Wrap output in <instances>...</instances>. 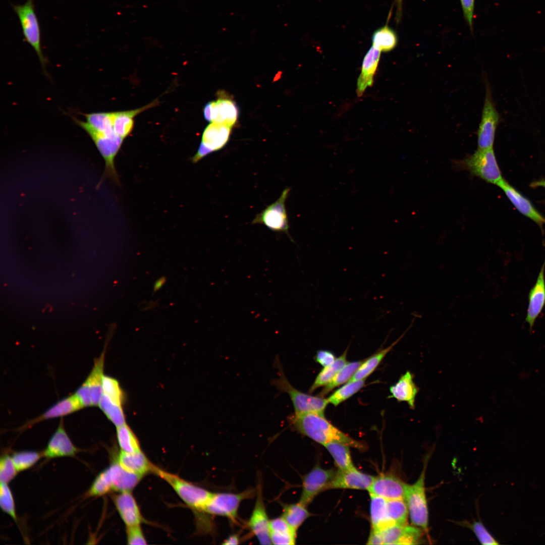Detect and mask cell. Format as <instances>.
<instances>
[{"label":"cell","mask_w":545,"mask_h":545,"mask_svg":"<svg viewBox=\"0 0 545 545\" xmlns=\"http://www.w3.org/2000/svg\"><path fill=\"white\" fill-rule=\"evenodd\" d=\"M292 428L303 435L322 445L332 442H340L364 451L366 444L357 441L331 424L324 417L314 413H295L288 418Z\"/></svg>","instance_id":"cell-1"},{"label":"cell","mask_w":545,"mask_h":545,"mask_svg":"<svg viewBox=\"0 0 545 545\" xmlns=\"http://www.w3.org/2000/svg\"><path fill=\"white\" fill-rule=\"evenodd\" d=\"M153 473L169 484L183 502L196 514L198 527L205 530L213 524L205 512L212 493L155 466Z\"/></svg>","instance_id":"cell-2"},{"label":"cell","mask_w":545,"mask_h":545,"mask_svg":"<svg viewBox=\"0 0 545 545\" xmlns=\"http://www.w3.org/2000/svg\"><path fill=\"white\" fill-rule=\"evenodd\" d=\"M274 363L278 369L279 376L272 380L271 384L280 392L288 394L294 408V413H314L324 415L325 409L329 404L327 399L313 396L296 389L287 378L278 356Z\"/></svg>","instance_id":"cell-3"},{"label":"cell","mask_w":545,"mask_h":545,"mask_svg":"<svg viewBox=\"0 0 545 545\" xmlns=\"http://www.w3.org/2000/svg\"><path fill=\"white\" fill-rule=\"evenodd\" d=\"M456 166L486 182L498 185L504 179L493 148L478 149L472 154L456 162Z\"/></svg>","instance_id":"cell-4"},{"label":"cell","mask_w":545,"mask_h":545,"mask_svg":"<svg viewBox=\"0 0 545 545\" xmlns=\"http://www.w3.org/2000/svg\"><path fill=\"white\" fill-rule=\"evenodd\" d=\"M428 460V456L416 481L407 485L404 497L411 523L426 532L428 531V510L424 482Z\"/></svg>","instance_id":"cell-5"},{"label":"cell","mask_w":545,"mask_h":545,"mask_svg":"<svg viewBox=\"0 0 545 545\" xmlns=\"http://www.w3.org/2000/svg\"><path fill=\"white\" fill-rule=\"evenodd\" d=\"M256 488H248L238 493H216L212 494L205 507L206 513L227 518L231 523L239 524L238 510L242 501L256 496Z\"/></svg>","instance_id":"cell-6"},{"label":"cell","mask_w":545,"mask_h":545,"mask_svg":"<svg viewBox=\"0 0 545 545\" xmlns=\"http://www.w3.org/2000/svg\"><path fill=\"white\" fill-rule=\"evenodd\" d=\"M13 8L19 18L25 40L34 49L45 71L47 60L41 49L40 27L33 0H27L23 5H13Z\"/></svg>","instance_id":"cell-7"},{"label":"cell","mask_w":545,"mask_h":545,"mask_svg":"<svg viewBox=\"0 0 545 545\" xmlns=\"http://www.w3.org/2000/svg\"><path fill=\"white\" fill-rule=\"evenodd\" d=\"M290 191V188L284 189L275 202L256 215L251 224H261L273 232L284 233L294 242L289 233V221L285 206Z\"/></svg>","instance_id":"cell-8"},{"label":"cell","mask_w":545,"mask_h":545,"mask_svg":"<svg viewBox=\"0 0 545 545\" xmlns=\"http://www.w3.org/2000/svg\"><path fill=\"white\" fill-rule=\"evenodd\" d=\"M500 121V115L493 100L490 86L486 84L481 120L477 132L478 149L493 148L496 132Z\"/></svg>","instance_id":"cell-9"},{"label":"cell","mask_w":545,"mask_h":545,"mask_svg":"<svg viewBox=\"0 0 545 545\" xmlns=\"http://www.w3.org/2000/svg\"><path fill=\"white\" fill-rule=\"evenodd\" d=\"M105 351L94 359L91 370L74 393L84 407L98 405L102 393Z\"/></svg>","instance_id":"cell-10"},{"label":"cell","mask_w":545,"mask_h":545,"mask_svg":"<svg viewBox=\"0 0 545 545\" xmlns=\"http://www.w3.org/2000/svg\"><path fill=\"white\" fill-rule=\"evenodd\" d=\"M231 129L228 126L214 122L208 125L203 131L201 141L192 161L197 163L208 154L223 148L229 140Z\"/></svg>","instance_id":"cell-11"},{"label":"cell","mask_w":545,"mask_h":545,"mask_svg":"<svg viewBox=\"0 0 545 545\" xmlns=\"http://www.w3.org/2000/svg\"><path fill=\"white\" fill-rule=\"evenodd\" d=\"M269 521L263 501L262 484L259 481L256 487L255 505L246 525L250 533L261 544H271L269 532Z\"/></svg>","instance_id":"cell-12"},{"label":"cell","mask_w":545,"mask_h":545,"mask_svg":"<svg viewBox=\"0 0 545 545\" xmlns=\"http://www.w3.org/2000/svg\"><path fill=\"white\" fill-rule=\"evenodd\" d=\"M336 471L325 469L315 466L302 478V490L299 502L307 507L314 498L328 486L334 478Z\"/></svg>","instance_id":"cell-13"},{"label":"cell","mask_w":545,"mask_h":545,"mask_svg":"<svg viewBox=\"0 0 545 545\" xmlns=\"http://www.w3.org/2000/svg\"><path fill=\"white\" fill-rule=\"evenodd\" d=\"M407 484L397 476L382 474L375 477L368 491L387 500L404 499Z\"/></svg>","instance_id":"cell-14"},{"label":"cell","mask_w":545,"mask_h":545,"mask_svg":"<svg viewBox=\"0 0 545 545\" xmlns=\"http://www.w3.org/2000/svg\"><path fill=\"white\" fill-rule=\"evenodd\" d=\"M375 477L362 473L355 467L348 470H340L329 484V488H349L368 490Z\"/></svg>","instance_id":"cell-15"},{"label":"cell","mask_w":545,"mask_h":545,"mask_svg":"<svg viewBox=\"0 0 545 545\" xmlns=\"http://www.w3.org/2000/svg\"><path fill=\"white\" fill-rule=\"evenodd\" d=\"M78 451L67 433L62 418L42 452V456L48 459L74 456Z\"/></svg>","instance_id":"cell-16"},{"label":"cell","mask_w":545,"mask_h":545,"mask_svg":"<svg viewBox=\"0 0 545 545\" xmlns=\"http://www.w3.org/2000/svg\"><path fill=\"white\" fill-rule=\"evenodd\" d=\"M113 501L126 527L141 525L143 517L131 492H119L113 496Z\"/></svg>","instance_id":"cell-17"},{"label":"cell","mask_w":545,"mask_h":545,"mask_svg":"<svg viewBox=\"0 0 545 545\" xmlns=\"http://www.w3.org/2000/svg\"><path fill=\"white\" fill-rule=\"evenodd\" d=\"M545 261L542 264L536 281L529 291L528 306L525 321L530 329L534 325L536 319L540 314L545 305Z\"/></svg>","instance_id":"cell-18"},{"label":"cell","mask_w":545,"mask_h":545,"mask_svg":"<svg viewBox=\"0 0 545 545\" xmlns=\"http://www.w3.org/2000/svg\"><path fill=\"white\" fill-rule=\"evenodd\" d=\"M83 408V405L74 394L60 400L41 415L29 421L21 428L24 429L43 420L66 416Z\"/></svg>","instance_id":"cell-19"},{"label":"cell","mask_w":545,"mask_h":545,"mask_svg":"<svg viewBox=\"0 0 545 545\" xmlns=\"http://www.w3.org/2000/svg\"><path fill=\"white\" fill-rule=\"evenodd\" d=\"M497 186L503 190L508 198L520 213L539 225L545 224V217L534 207L526 197L504 179L502 180Z\"/></svg>","instance_id":"cell-20"},{"label":"cell","mask_w":545,"mask_h":545,"mask_svg":"<svg viewBox=\"0 0 545 545\" xmlns=\"http://www.w3.org/2000/svg\"><path fill=\"white\" fill-rule=\"evenodd\" d=\"M414 375L410 371L402 375L397 382L389 389L388 398H395L398 402H405L411 409L415 407V402L419 389L414 383Z\"/></svg>","instance_id":"cell-21"},{"label":"cell","mask_w":545,"mask_h":545,"mask_svg":"<svg viewBox=\"0 0 545 545\" xmlns=\"http://www.w3.org/2000/svg\"><path fill=\"white\" fill-rule=\"evenodd\" d=\"M211 122L232 127L238 117V108L236 103L228 98L221 97L209 102Z\"/></svg>","instance_id":"cell-22"},{"label":"cell","mask_w":545,"mask_h":545,"mask_svg":"<svg viewBox=\"0 0 545 545\" xmlns=\"http://www.w3.org/2000/svg\"><path fill=\"white\" fill-rule=\"evenodd\" d=\"M106 469L111 482L112 490L118 493L131 492L142 478L124 469L117 461Z\"/></svg>","instance_id":"cell-23"},{"label":"cell","mask_w":545,"mask_h":545,"mask_svg":"<svg viewBox=\"0 0 545 545\" xmlns=\"http://www.w3.org/2000/svg\"><path fill=\"white\" fill-rule=\"evenodd\" d=\"M380 52L378 49L372 46L365 55L357 83L356 92L358 96H361L366 89L372 85L379 62Z\"/></svg>","instance_id":"cell-24"},{"label":"cell","mask_w":545,"mask_h":545,"mask_svg":"<svg viewBox=\"0 0 545 545\" xmlns=\"http://www.w3.org/2000/svg\"><path fill=\"white\" fill-rule=\"evenodd\" d=\"M117 461L126 470L141 477L153 472V465L141 450L126 453L120 451Z\"/></svg>","instance_id":"cell-25"},{"label":"cell","mask_w":545,"mask_h":545,"mask_svg":"<svg viewBox=\"0 0 545 545\" xmlns=\"http://www.w3.org/2000/svg\"><path fill=\"white\" fill-rule=\"evenodd\" d=\"M269 532L271 544H295L297 531L294 529L282 516L270 520Z\"/></svg>","instance_id":"cell-26"},{"label":"cell","mask_w":545,"mask_h":545,"mask_svg":"<svg viewBox=\"0 0 545 545\" xmlns=\"http://www.w3.org/2000/svg\"><path fill=\"white\" fill-rule=\"evenodd\" d=\"M414 320L415 318L413 319L410 326L406 329V331H405L403 334L396 341L393 342L390 346L378 351L366 360H364L363 362L361 363L356 372L354 373L352 378L349 380V382H352L362 379H366L369 375H370L378 366L379 363L384 359L386 355L392 349L394 346L396 345L401 340V339L405 336L406 333L410 329V328L413 325V323Z\"/></svg>","instance_id":"cell-27"},{"label":"cell","mask_w":545,"mask_h":545,"mask_svg":"<svg viewBox=\"0 0 545 545\" xmlns=\"http://www.w3.org/2000/svg\"><path fill=\"white\" fill-rule=\"evenodd\" d=\"M370 496V521L372 529L383 530L394 525L387 511V500L373 495Z\"/></svg>","instance_id":"cell-28"},{"label":"cell","mask_w":545,"mask_h":545,"mask_svg":"<svg viewBox=\"0 0 545 545\" xmlns=\"http://www.w3.org/2000/svg\"><path fill=\"white\" fill-rule=\"evenodd\" d=\"M155 104L154 102L143 107L128 111L113 113V126L115 131L117 135L125 138L132 131L133 126V117L142 111L152 107Z\"/></svg>","instance_id":"cell-29"},{"label":"cell","mask_w":545,"mask_h":545,"mask_svg":"<svg viewBox=\"0 0 545 545\" xmlns=\"http://www.w3.org/2000/svg\"><path fill=\"white\" fill-rule=\"evenodd\" d=\"M282 517L296 531L303 523L311 515L306 506L299 502L297 503L287 504L281 503Z\"/></svg>","instance_id":"cell-30"},{"label":"cell","mask_w":545,"mask_h":545,"mask_svg":"<svg viewBox=\"0 0 545 545\" xmlns=\"http://www.w3.org/2000/svg\"><path fill=\"white\" fill-rule=\"evenodd\" d=\"M323 446L332 455L339 469L348 470L355 467L352 461L350 446L337 442H330Z\"/></svg>","instance_id":"cell-31"},{"label":"cell","mask_w":545,"mask_h":545,"mask_svg":"<svg viewBox=\"0 0 545 545\" xmlns=\"http://www.w3.org/2000/svg\"><path fill=\"white\" fill-rule=\"evenodd\" d=\"M348 349L330 365L324 368L320 371L315 378L314 382L309 389V393H312L318 388L325 386L336 374L348 363L347 353Z\"/></svg>","instance_id":"cell-32"},{"label":"cell","mask_w":545,"mask_h":545,"mask_svg":"<svg viewBox=\"0 0 545 545\" xmlns=\"http://www.w3.org/2000/svg\"><path fill=\"white\" fill-rule=\"evenodd\" d=\"M371 39L372 46L385 52L393 50L398 43L396 32L388 25L376 30L372 35Z\"/></svg>","instance_id":"cell-33"},{"label":"cell","mask_w":545,"mask_h":545,"mask_svg":"<svg viewBox=\"0 0 545 545\" xmlns=\"http://www.w3.org/2000/svg\"><path fill=\"white\" fill-rule=\"evenodd\" d=\"M116 429L117 441L121 451L132 453L141 450L136 435L126 423L116 427Z\"/></svg>","instance_id":"cell-34"},{"label":"cell","mask_w":545,"mask_h":545,"mask_svg":"<svg viewBox=\"0 0 545 545\" xmlns=\"http://www.w3.org/2000/svg\"><path fill=\"white\" fill-rule=\"evenodd\" d=\"M363 360L348 362L333 379L324 386L319 394L320 396L323 397L334 388L349 382Z\"/></svg>","instance_id":"cell-35"},{"label":"cell","mask_w":545,"mask_h":545,"mask_svg":"<svg viewBox=\"0 0 545 545\" xmlns=\"http://www.w3.org/2000/svg\"><path fill=\"white\" fill-rule=\"evenodd\" d=\"M366 379L349 382L339 388L327 399L329 404L337 406L360 391L365 385Z\"/></svg>","instance_id":"cell-36"},{"label":"cell","mask_w":545,"mask_h":545,"mask_svg":"<svg viewBox=\"0 0 545 545\" xmlns=\"http://www.w3.org/2000/svg\"><path fill=\"white\" fill-rule=\"evenodd\" d=\"M98 406L108 419L116 427L126 423L122 406L112 402L102 395Z\"/></svg>","instance_id":"cell-37"},{"label":"cell","mask_w":545,"mask_h":545,"mask_svg":"<svg viewBox=\"0 0 545 545\" xmlns=\"http://www.w3.org/2000/svg\"><path fill=\"white\" fill-rule=\"evenodd\" d=\"M387 507L389 517L394 524L407 525L409 512L404 499L387 500Z\"/></svg>","instance_id":"cell-38"},{"label":"cell","mask_w":545,"mask_h":545,"mask_svg":"<svg viewBox=\"0 0 545 545\" xmlns=\"http://www.w3.org/2000/svg\"><path fill=\"white\" fill-rule=\"evenodd\" d=\"M102 395L114 403L122 406L124 393L119 382L115 378L104 375Z\"/></svg>","instance_id":"cell-39"},{"label":"cell","mask_w":545,"mask_h":545,"mask_svg":"<svg viewBox=\"0 0 545 545\" xmlns=\"http://www.w3.org/2000/svg\"><path fill=\"white\" fill-rule=\"evenodd\" d=\"M42 456L37 452L25 451L17 452L12 455V458L18 472L30 468L33 466Z\"/></svg>","instance_id":"cell-40"},{"label":"cell","mask_w":545,"mask_h":545,"mask_svg":"<svg viewBox=\"0 0 545 545\" xmlns=\"http://www.w3.org/2000/svg\"><path fill=\"white\" fill-rule=\"evenodd\" d=\"M112 491L110 478L106 469L95 478L87 492L88 497H99Z\"/></svg>","instance_id":"cell-41"},{"label":"cell","mask_w":545,"mask_h":545,"mask_svg":"<svg viewBox=\"0 0 545 545\" xmlns=\"http://www.w3.org/2000/svg\"><path fill=\"white\" fill-rule=\"evenodd\" d=\"M0 506L4 512L8 514L14 521H17L14 500L11 490L7 483L1 482Z\"/></svg>","instance_id":"cell-42"},{"label":"cell","mask_w":545,"mask_h":545,"mask_svg":"<svg viewBox=\"0 0 545 545\" xmlns=\"http://www.w3.org/2000/svg\"><path fill=\"white\" fill-rule=\"evenodd\" d=\"M406 526L394 524L381 530L384 544H401Z\"/></svg>","instance_id":"cell-43"},{"label":"cell","mask_w":545,"mask_h":545,"mask_svg":"<svg viewBox=\"0 0 545 545\" xmlns=\"http://www.w3.org/2000/svg\"><path fill=\"white\" fill-rule=\"evenodd\" d=\"M18 472L14 464L11 456L5 455L1 457L0 461V480L1 482L8 483Z\"/></svg>","instance_id":"cell-44"},{"label":"cell","mask_w":545,"mask_h":545,"mask_svg":"<svg viewBox=\"0 0 545 545\" xmlns=\"http://www.w3.org/2000/svg\"><path fill=\"white\" fill-rule=\"evenodd\" d=\"M467 526L472 530L481 544L485 545L498 544L481 522L475 521L471 524H468Z\"/></svg>","instance_id":"cell-45"},{"label":"cell","mask_w":545,"mask_h":545,"mask_svg":"<svg viewBox=\"0 0 545 545\" xmlns=\"http://www.w3.org/2000/svg\"><path fill=\"white\" fill-rule=\"evenodd\" d=\"M127 541L128 544H145L146 540L141 525L126 527Z\"/></svg>","instance_id":"cell-46"},{"label":"cell","mask_w":545,"mask_h":545,"mask_svg":"<svg viewBox=\"0 0 545 545\" xmlns=\"http://www.w3.org/2000/svg\"><path fill=\"white\" fill-rule=\"evenodd\" d=\"M475 0H460L465 18L470 29L472 31Z\"/></svg>","instance_id":"cell-47"},{"label":"cell","mask_w":545,"mask_h":545,"mask_svg":"<svg viewBox=\"0 0 545 545\" xmlns=\"http://www.w3.org/2000/svg\"><path fill=\"white\" fill-rule=\"evenodd\" d=\"M314 359L316 362L324 367L331 364L336 358L332 352L321 350L316 352Z\"/></svg>","instance_id":"cell-48"},{"label":"cell","mask_w":545,"mask_h":545,"mask_svg":"<svg viewBox=\"0 0 545 545\" xmlns=\"http://www.w3.org/2000/svg\"><path fill=\"white\" fill-rule=\"evenodd\" d=\"M368 544H384L381 530L372 529L367 540Z\"/></svg>","instance_id":"cell-49"},{"label":"cell","mask_w":545,"mask_h":545,"mask_svg":"<svg viewBox=\"0 0 545 545\" xmlns=\"http://www.w3.org/2000/svg\"><path fill=\"white\" fill-rule=\"evenodd\" d=\"M241 539L240 535L238 533L233 534L230 535L225 540H224L222 544H238L240 543Z\"/></svg>","instance_id":"cell-50"},{"label":"cell","mask_w":545,"mask_h":545,"mask_svg":"<svg viewBox=\"0 0 545 545\" xmlns=\"http://www.w3.org/2000/svg\"><path fill=\"white\" fill-rule=\"evenodd\" d=\"M166 282V278L162 277L156 280L153 285V293L162 287Z\"/></svg>","instance_id":"cell-51"},{"label":"cell","mask_w":545,"mask_h":545,"mask_svg":"<svg viewBox=\"0 0 545 545\" xmlns=\"http://www.w3.org/2000/svg\"><path fill=\"white\" fill-rule=\"evenodd\" d=\"M402 1L396 0L397 6V20H400L402 14Z\"/></svg>","instance_id":"cell-52"},{"label":"cell","mask_w":545,"mask_h":545,"mask_svg":"<svg viewBox=\"0 0 545 545\" xmlns=\"http://www.w3.org/2000/svg\"><path fill=\"white\" fill-rule=\"evenodd\" d=\"M531 186H532L533 187H541L545 188V180H544V179L540 180H538V181H537L533 182L531 184Z\"/></svg>","instance_id":"cell-53"}]
</instances>
